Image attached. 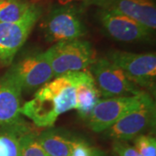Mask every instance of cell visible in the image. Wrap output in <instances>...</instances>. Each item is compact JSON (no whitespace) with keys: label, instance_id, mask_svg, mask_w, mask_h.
Masks as SVG:
<instances>
[{"label":"cell","instance_id":"cell-1","mask_svg":"<svg viewBox=\"0 0 156 156\" xmlns=\"http://www.w3.org/2000/svg\"><path fill=\"white\" fill-rule=\"evenodd\" d=\"M76 106L72 73L68 72L39 88L33 98L23 104L21 114L38 128H51L61 115Z\"/></svg>","mask_w":156,"mask_h":156},{"label":"cell","instance_id":"cell-2","mask_svg":"<svg viewBox=\"0 0 156 156\" xmlns=\"http://www.w3.org/2000/svg\"><path fill=\"white\" fill-rule=\"evenodd\" d=\"M46 52L54 77L68 72L85 70L96 59L91 44L82 39L56 43Z\"/></svg>","mask_w":156,"mask_h":156},{"label":"cell","instance_id":"cell-3","mask_svg":"<svg viewBox=\"0 0 156 156\" xmlns=\"http://www.w3.org/2000/svg\"><path fill=\"white\" fill-rule=\"evenodd\" d=\"M45 39L50 43H59L81 39L87 33L83 11L74 5L53 8L44 23Z\"/></svg>","mask_w":156,"mask_h":156},{"label":"cell","instance_id":"cell-4","mask_svg":"<svg viewBox=\"0 0 156 156\" xmlns=\"http://www.w3.org/2000/svg\"><path fill=\"white\" fill-rule=\"evenodd\" d=\"M151 96L144 91L129 96L100 99L86 120L89 128L95 133H101L129 112L141 106Z\"/></svg>","mask_w":156,"mask_h":156},{"label":"cell","instance_id":"cell-5","mask_svg":"<svg viewBox=\"0 0 156 156\" xmlns=\"http://www.w3.org/2000/svg\"><path fill=\"white\" fill-rule=\"evenodd\" d=\"M42 15L39 6L32 5L28 13L15 23H0V66L12 64L14 57L25 44Z\"/></svg>","mask_w":156,"mask_h":156},{"label":"cell","instance_id":"cell-6","mask_svg":"<svg viewBox=\"0 0 156 156\" xmlns=\"http://www.w3.org/2000/svg\"><path fill=\"white\" fill-rule=\"evenodd\" d=\"M5 73L22 92L37 90L54 78L50 57L46 51L24 56L12 64Z\"/></svg>","mask_w":156,"mask_h":156},{"label":"cell","instance_id":"cell-7","mask_svg":"<svg viewBox=\"0 0 156 156\" xmlns=\"http://www.w3.org/2000/svg\"><path fill=\"white\" fill-rule=\"evenodd\" d=\"M90 73L104 98L134 95L141 91L121 68L107 57L95 59L90 66Z\"/></svg>","mask_w":156,"mask_h":156},{"label":"cell","instance_id":"cell-8","mask_svg":"<svg viewBox=\"0 0 156 156\" xmlns=\"http://www.w3.org/2000/svg\"><path fill=\"white\" fill-rule=\"evenodd\" d=\"M22 90L7 74L0 77V133L17 137L30 132L21 114Z\"/></svg>","mask_w":156,"mask_h":156},{"label":"cell","instance_id":"cell-9","mask_svg":"<svg viewBox=\"0 0 156 156\" xmlns=\"http://www.w3.org/2000/svg\"><path fill=\"white\" fill-rule=\"evenodd\" d=\"M155 126V104L150 97L141 106L117 120L104 131L108 139L114 141H128L146 134Z\"/></svg>","mask_w":156,"mask_h":156},{"label":"cell","instance_id":"cell-10","mask_svg":"<svg viewBox=\"0 0 156 156\" xmlns=\"http://www.w3.org/2000/svg\"><path fill=\"white\" fill-rule=\"evenodd\" d=\"M127 74L138 87L154 89L156 56L154 53H133L112 50L106 56Z\"/></svg>","mask_w":156,"mask_h":156},{"label":"cell","instance_id":"cell-11","mask_svg":"<svg viewBox=\"0 0 156 156\" xmlns=\"http://www.w3.org/2000/svg\"><path fill=\"white\" fill-rule=\"evenodd\" d=\"M96 18L108 37L122 43L145 41L153 33L141 23L122 14L98 9Z\"/></svg>","mask_w":156,"mask_h":156},{"label":"cell","instance_id":"cell-12","mask_svg":"<svg viewBox=\"0 0 156 156\" xmlns=\"http://www.w3.org/2000/svg\"><path fill=\"white\" fill-rule=\"evenodd\" d=\"M85 5L131 17L152 32L156 28V6L153 0H83Z\"/></svg>","mask_w":156,"mask_h":156},{"label":"cell","instance_id":"cell-13","mask_svg":"<svg viewBox=\"0 0 156 156\" xmlns=\"http://www.w3.org/2000/svg\"><path fill=\"white\" fill-rule=\"evenodd\" d=\"M71 73L76 89V109L81 118L87 120L101 99V94L90 71L85 69Z\"/></svg>","mask_w":156,"mask_h":156},{"label":"cell","instance_id":"cell-14","mask_svg":"<svg viewBox=\"0 0 156 156\" xmlns=\"http://www.w3.org/2000/svg\"><path fill=\"white\" fill-rule=\"evenodd\" d=\"M37 139L49 156H69L79 140L68 131L50 128L37 135Z\"/></svg>","mask_w":156,"mask_h":156},{"label":"cell","instance_id":"cell-15","mask_svg":"<svg viewBox=\"0 0 156 156\" xmlns=\"http://www.w3.org/2000/svg\"><path fill=\"white\" fill-rule=\"evenodd\" d=\"M32 5L26 0L0 1V23H15L21 20Z\"/></svg>","mask_w":156,"mask_h":156},{"label":"cell","instance_id":"cell-16","mask_svg":"<svg viewBox=\"0 0 156 156\" xmlns=\"http://www.w3.org/2000/svg\"><path fill=\"white\" fill-rule=\"evenodd\" d=\"M21 156H49L39 145L37 134L30 131L18 137Z\"/></svg>","mask_w":156,"mask_h":156},{"label":"cell","instance_id":"cell-17","mask_svg":"<svg viewBox=\"0 0 156 156\" xmlns=\"http://www.w3.org/2000/svg\"><path fill=\"white\" fill-rule=\"evenodd\" d=\"M0 156H21V148L17 135L0 133Z\"/></svg>","mask_w":156,"mask_h":156},{"label":"cell","instance_id":"cell-18","mask_svg":"<svg viewBox=\"0 0 156 156\" xmlns=\"http://www.w3.org/2000/svg\"><path fill=\"white\" fill-rule=\"evenodd\" d=\"M134 147L141 156H156V140L150 134H141L134 139Z\"/></svg>","mask_w":156,"mask_h":156},{"label":"cell","instance_id":"cell-19","mask_svg":"<svg viewBox=\"0 0 156 156\" xmlns=\"http://www.w3.org/2000/svg\"><path fill=\"white\" fill-rule=\"evenodd\" d=\"M69 156H104V154L98 148L89 145L83 140L79 139Z\"/></svg>","mask_w":156,"mask_h":156},{"label":"cell","instance_id":"cell-20","mask_svg":"<svg viewBox=\"0 0 156 156\" xmlns=\"http://www.w3.org/2000/svg\"><path fill=\"white\" fill-rule=\"evenodd\" d=\"M113 151L115 156H141L134 146L126 141H114Z\"/></svg>","mask_w":156,"mask_h":156},{"label":"cell","instance_id":"cell-21","mask_svg":"<svg viewBox=\"0 0 156 156\" xmlns=\"http://www.w3.org/2000/svg\"><path fill=\"white\" fill-rule=\"evenodd\" d=\"M0 1H2V0H0Z\"/></svg>","mask_w":156,"mask_h":156}]
</instances>
